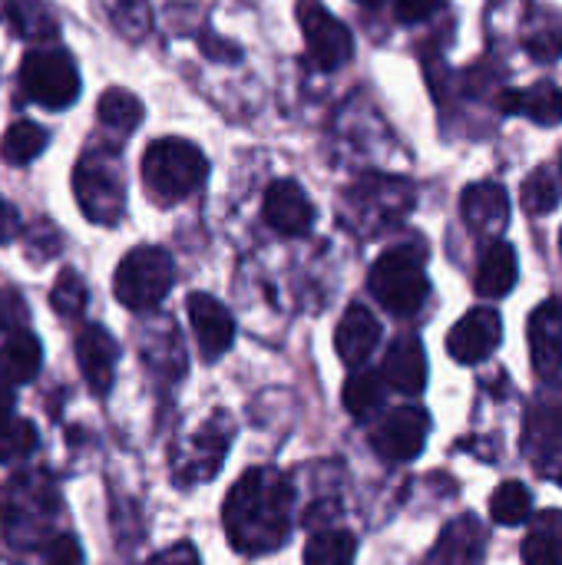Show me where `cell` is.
Here are the masks:
<instances>
[{
    "mask_svg": "<svg viewBox=\"0 0 562 565\" xmlns=\"http://www.w3.org/2000/svg\"><path fill=\"white\" fill-rule=\"evenodd\" d=\"M291 507L295 490L291 483L272 470L255 467L248 470L225 497V536L235 553L262 556L278 550L291 533Z\"/></svg>",
    "mask_w": 562,
    "mask_h": 565,
    "instance_id": "6da1fadb",
    "label": "cell"
},
{
    "mask_svg": "<svg viewBox=\"0 0 562 565\" xmlns=\"http://www.w3.org/2000/svg\"><path fill=\"white\" fill-rule=\"evenodd\" d=\"M209 175V162L195 142L185 139H156L142 156V182L152 199L159 202H179Z\"/></svg>",
    "mask_w": 562,
    "mask_h": 565,
    "instance_id": "7a4b0ae2",
    "label": "cell"
},
{
    "mask_svg": "<svg viewBox=\"0 0 562 565\" xmlns=\"http://www.w3.org/2000/svg\"><path fill=\"white\" fill-rule=\"evenodd\" d=\"M368 288L378 298V305L388 308L391 315H397V318L417 315L431 295V281L424 271V252L411 248V245L384 252L368 275Z\"/></svg>",
    "mask_w": 562,
    "mask_h": 565,
    "instance_id": "3957f363",
    "label": "cell"
},
{
    "mask_svg": "<svg viewBox=\"0 0 562 565\" xmlns=\"http://www.w3.org/2000/svg\"><path fill=\"white\" fill-rule=\"evenodd\" d=\"M73 195L83 215L96 225H116L126 209V182L119 159L109 152H86L73 169Z\"/></svg>",
    "mask_w": 562,
    "mask_h": 565,
    "instance_id": "277c9868",
    "label": "cell"
},
{
    "mask_svg": "<svg viewBox=\"0 0 562 565\" xmlns=\"http://www.w3.org/2000/svg\"><path fill=\"white\" fill-rule=\"evenodd\" d=\"M172 281H176V265L169 252L146 245V248H132L119 262L113 285L119 305H126L129 311H152L156 305H162Z\"/></svg>",
    "mask_w": 562,
    "mask_h": 565,
    "instance_id": "5b68a950",
    "label": "cell"
},
{
    "mask_svg": "<svg viewBox=\"0 0 562 565\" xmlns=\"http://www.w3.org/2000/svg\"><path fill=\"white\" fill-rule=\"evenodd\" d=\"M23 93L46 109H70L79 96V73L63 50H33L20 63Z\"/></svg>",
    "mask_w": 562,
    "mask_h": 565,
    "instance_id": "8992f818",
    "label": "cell"
},
{
    "mask_svg": "<svg viewBox=\"0 0 562 565\" xmlns=\"http://www.w3.org/2000/svg\"><path fill=\"white\" fill-rule=\"evenodd\" d=\"M298 23H301V33H305L315 66L338 70L351 60L354 36L321 0H298Z\"/></svg>",
    "mask_w": 562,
    "mask_h": 565,
    "instance_id": "52a82bcc",
    "label": "cell"
},
{
    "mask_svg": "<svg viewBox=\"0 0 562 565\" xmlns=\"http://www.w3.org/2000/svg\"><path fill=\"white\" fill-rule=\"evenodd\" d=\"M431 434V417L421 407H397L391 411L371 434V447L388 463H407L421 457Z\"/></svg>",
    "mask_w": 562,
    "mask_h": 565,
    "instance_id": "ba28073f",
    "label": "cell"
},
{
    "mask_svg": "<svg viewBox=\"0 0 562 565\" xmlns=\"http://www.w3.org/2000/svg\"><path fill=\"white\" fill-rule=\"evenodd\" d=\"M229 437H232V427L215 417L209 420L199 434H192L185 440V447L176 454V480L179 483H202V480H212L225 460V450H229Z\"/></svg>",
    "mask_w": 562,
    "mask_h": 565,
    "instance_id": "9c48e42d",
    "label": "cell"
},
{
    "mask_svg": "<svg viewBox=\"0 0 562 565\" xmlns=\"http://www.w3.org/2000/svg\"><path fill=\"white\" fill-rule=\"evenodd\" d=\"M503 338V321L494 308L467 311L447 334V351L457 364H480L487 361Z\"/></svg>",
    "mask_w": 562,
    "mask_h": 565,
    "instance_id": "30bf717a",
    "label": "cell"
},
{
    "mask_svg": "<svg viewBox=\"0 0 562 565\" xmlns=\"http://www.w3.org/2000/svg\"><path fill=\"white\" fill-rule=\"evenodd\" d=\"M530 450L540 473H562V391H550L537 401L530 414Z\"/></svg>",
    "mask_w": 562,
    "mask_h": 565,
    "instance_id": "8fae6325",
    "label": "cell"
},
{
    "mask_svg": "<svg viewBox=\"0 0 562 565\" xmlns=\"http://www.w3.org/2000/svg\"><path fill=\"white\" fill-rule=\"evenodd\" d=\"M185 311H189V324L195 331L202 358L205 361L222 358L232 348V341H235V321H232L229 308L222 301H215L212 295L195 291V295H189Z\"/></svg>",
    "mask_w": 562,
    "mask_h": 565,
    "instance_id": "7c38bea8",
    "label": "cell"
},
{
    "mask_svg": "<svg viewBox=\"0 0 562 565\" xmlns=\"http://www.w3.org/2000/svg\"><path fill=\"white\" fill-rule=\"evenodd\" d=\"M262 215L282 235H305L315 222V205L295 179H278L262 199Z\"/></svg>",
    "mask_w": 562,
    "mask_h": 565,
    "instance_id": "4fadbf2b",
    "label": "cell"
},
{
    "mask_svg": "<svg viewBox=\"0 0 562 565\" xmlns=\"http://www.w3.org/2000/svg\"><path fill=\"white\" fill-rule=\"evenodd\" d=\"M530 358L533 371L547 381L562 371V298L543 301L530 315Z\"/></svg>",
    "mask_w": 562,
    "mask_h": 565,
    "instance_id": "5bb4252c",
    "label": "cell"
},
{
    "mask_svg": "<svg viewBox=\"0 0 562 565\" xmlns=\"http://www.w3.org/2000/svg\"><path fill=\"white\" fill-rule=\"evenodd\" d=\"M116 358H119V344L113 341V334L99 324H89L79 331L76 338V361L83 371V381L89 384L93 394H106L113 387L116 377Z\"/></svg>",
    "mask_w": 562,
    "mask_h": 565,
    "instance_id": "9a60e30c",
    "label": "cell"
},
{
    "mask_svg": "<svg viewBox=\"0 0 562 565\" xmlns=\"http://www.w3.org/2000/svg\"><path fill=\"white\" fill-rule=\"evenodd\" d=\"M460 212L474 232L497 238L510 222V195L500 182H477L460 195Z\"/></svg>",
    "mask_w": 562,
    "mask_h": 565,
    "instance_id": "2e32d148",
    "label": "cell"
},
{
    "mask_svg": "<svg viewBox=\"0 0 562 565\" xmlns=\"http://www.w3.org/2000/svg\"><path fill=\"white\" fill-rule=\"evenodd\" d=\"M484 546H487V530L480 526L477 516H457L450 526H444V533L437 536L427 565H477L484 559Z\"/></svg>",
    "mask_w": 562,
    "mask_h": 565,
    "instance_id": "e0dca14e",
    "label": "cell"
},
{
    "mask_svg": "<svg viewBox=\"0 0 562 565\" xmlns=\"http://www.w3.org/2000/svg\"><path fill=\"white\" fill-rule=\"evenodd\" d=\"M381 377L388 387L401 394H421L427 387V354L417 338H397L381 364Z\"/></svg>",
    "mask_w": 562,
    "mask_h": 565,
    "instance_id": "ac0fdd59",
    "label": "cell"
},
{
    "mask_svg": "<svg viewBox=\"0 0 562 565\" xmlns=\"http://www.w3.org/2000/svg\"><path fill=\"white\" fill-rule=\"evenodd\" d=\"M381 341V324L378 318L364 308V305H351L344 311V318L338 321V331H335V348H338V358L348 364V367H361L374 348Z\"/></svg>",
    "mask_w": 562,
    "mask_h": 565,
    "instance_id": "d6986e66",
    "label": "cell"
},
{
    "mask_svg": "<svg viewBox=\"0 0 562 565\" xmlns=\"http://www.w3.org/2000/svg\"><path fill=\"white\" fill-rule=\"evenodd\" d=\"M497 106L507 116H527L537 126H560L562 122V89L550 79L533 83L527 89H507V93H500Z\"/></svg>",
    "mask_w": 562,
    "mask_h": 565,
    "instance_id": "ffe728a7",
    "label": "cell"
},
{
    "mask_svg": "<svg viewBox=\"0 0 562 565\" xmlns=\"http://www.w3.org/2000/svg\"><path fill=\"white\" fill-rule=\"evenodd\" d=\"M517 252L510 242H494L484 258H480V268H477V278H474V288L480 298H507L517 285Z\"/></svg>",
    "mask_w": 562,
    "mask_h": 565,
    "instance_id": "44dd1931",
    "label": "cell"
},
{
    "mask_svg": "<svg viewBox=\"0 0 562 565\" xmlns=\"http://www.w3.org/2000/svg\"><path fill=\"white\" fill-rule=\"evenodd\" d=\"M43 348L30 331H13L0 344V377L7 384H30L40 374Z\"/></svg>",
    "mask_w": 562,
    "mask_h": 565,
    "instance_id": "7402d4cb",
    "label": "cell"
},
{
    "mask_svg": "<svg viewBox=\"0 0 562 565\" xmlns=\"http://www.w3.org/2000/svg\"><path fill=\"white\" fill-rule=\"evenodd\" d=\"M384 394H388V384H384L381 371H354L344 384L341 401L354 420H368L374 411L384 407Z\"/></svg>",
    "mask_w": 562,
    "mask_h": 565,
    "instance_id": "603a6c76",
    "label": "cell"
},
{
    "mask_svg": "<svg viewBox=\"0 0 562 565\" xmlns=\"http://www.w3.org/2000/svg\"><path fill=\"white\" fill-rule=\"evenodd\" d=\"M0 7L23 40H53L60 30L43 0H0Z\"/></svg>",
    "mask_w": 562,
    "mask_h": 565,
    "instance_id": "cb8c5ba5",
    "label": "cell"
},
{
    "mask_svg": "<svg viewBox=\"0 0 562 565\" xmlns=\"http://www.w3.org/2000/svg\"><path fill=\"white\" fill-rule=\"evenodd\" d=\"M527 565H562V513H543L527 543H523Z\"/></svg>",
    "mask_w": 562,
    "mask_h": 565,
    "instance_id": "d4e9b609",
    "label": "cell"
},
{
    "mask_svg": "<svg viewBox=\"0 0 562 565\" xmlns=\"http://www.w3.org/2000/svg\"><path fill=\"white\" fill-rule=\"evenodd\" d=\"M358 540L348 530H321L305 546V565H354Z\"/></svg>",
    "mask_w": 562,
    "mask_h": 565,
    "instance_id": "484cf974",
    "label": "cell"
},
{
    "mask_svg": "<svg viewBox=\"0 0 562 565\" xmlns=\"http://www.w3.org/2000/svg\"><path fill=\"white\" fill-rule=\"evenodd\" d=\"M96 116L103 126L116 129V132H129L142 122V103L136 93L123 89V86H113L99 96V106H96Z\"/></svg>",
    "mask_w": 562,
    "mask_h": 565,
    "instance_id": "4316f807",
    "label": "cell"
},
{
    "mask_svg": "<svg viewBox=\"0 0 562 565\" xmlns=\"http://www.w3.org/2000/svg\"><path fill=\"white\" fill-rule=\"evenodd\" d=\"M523 209L530 215H550L562 202V172L556 166H540L523 182Z\"/></svg>",
    "mask_w": 562,
    "mask_h": 565,
    "instance_id": "83f0119b",
    "label": "cell"
},
{
    "mask_svg": "<svg viewBox=\"0 0 562 565\" xmlns=\"http://www.w3.org/2000/svg\"><path fill=\"white\" fill-rule=\"evenodd\" d=\"M46 129L30 122V119H20L13 122L7 132H3V142H0V152L10 166H26L33 162L43 149H46Z\"/></svg>",
    "mask_w": 562,
    "mask_h": 565,
    "instance_id": "f1b7e54d",
    "label": "cell"
},
{
    "mask_svg": "<svg viewBox=\"0 0 562 565\" xmlns=\"http://www.w3.org/2000/svg\"><path fill=\"white\" fill-rule=\"evenodd\" d=\"M490 516L500 526H520V523H527L533 516V493L523 483H517V480L500 483V490L490 497Z\"/></svg>",
    "mask_w": 562,
    "mask_h": 565,
    "instance_id": "f546056e",
    "label": "cell"
},
{
    "mask_svg": "<svg viewBox=\"0 0 562 565\" xmlns=\"http://www.w3.org/2000/svg\"><path fill=\"white\" fill-rule=\"evenodd\" d=\"M523 46L533 60L540 63H553L562 56V20L556 13H540L537 20H530V30L523 36Z\"/></svg>",
    "mask_w": 562,
    "mask_h": 565,
    "instance_id": "4dcf8cb0",
    "label": "cell"
},
{
    "mask_svg": "<svg viewBox=\"0 0 562 565\" xmlns=\"http://www.w3.org/2000/svg\"><path fill=\"white\" fill-rule=\"evenodd\" d=\"M86 301H89V295H86V281H83L73 268H63V271H60V278H56V285H53V291H50V305H53V311L73 321V318H79V315L86 311Z\"/></svg>",
    "mask_w": 562,
    "mask_h": 565,
    "instance_id": "1f68e13d",
    "label": "cell"
},
{
    "mask_svg": "<svg viewBox=\"0 0 562 565\" xmlns=\"http://www.w3.org/2000/svg\"><path fill=\"white\" fill-rule=\"evenodd\" d=\"M36 450V427L30 420H10L0 427V463L26 460Z\"/></svg>",
    "mask_w": 562,
    "mask_h": 565,
    "instance_id": "d6a6232c",
    "label": "cell"
},
{
    "mask_svg": "<svg viewBox=\"0 0 562 565\" xmlns=\"http://www.w3.org/2000/svg\"><path fill=\"white\" fill-rule=\"evenodd\" d=\"M43 565H83V550L70 533L50 536L43 543Z\"/></svg>",
    "mask_w": 562,
    "mask_h": 565,
    "instance_id": "836d02e7",
    "label": "cell"
},
{
    "mask_svg": "<svg viewBox=\"0 0 562 565\" xmlns=\"http://www.w3.org/2000/svg\"><path fill=\"white\" fill-rule=\"evenodd\" d=\"M23 321H26V305L17 291H0V334H13V331H23Z\"/></svg>",
    "mask_w": 562,
    "mask_h": 565,
    "instance_id": "e575fe53",
    "label": "cell"
},
{
    "mask_svg": "<svg viewBox=\"0 0 562 565\" xmlns=\"http://www.w3.org/2000/svg\"><path fill=\"white\" fill-rule=\"evenodd\" d=\"M444 7V0H394V13L404 23H421L427 17H434Z\"/></svg>",
    "mask_w": 562,
    "mask_h": 565,
    "instance_id": "d590c367",
    "label": "cell"
},
{
    "mask_svg": "<svg viewBox=\"0 0 562 565\" xmlns=\"http://www.w3.org/2000/svg\"><path fill=\"white\" fill-rule=\"evenodd\" d=\"M152 565H199V556H195V550L192 546H176V550H169V553H162V556H156Z\"/></svg>",
    "mask_w": 562,
    "mask_h": 565,
    "instance_id": "8d00e7d4",
    "label": "cell"
},
{
    "mask_svg": "<svg viewBox=\"0 0 562 565\" xmlns=\"http://www.w3.org/2000/svg\"><path fill=\"white\" fill-rule=\"evenodd\" d=\"M13 407H17V397H13V384H7L0 377V427L13 420Z\"/></svg>",
    "mask_w": 562,
    "mask_h": 565,
    "instance_id": "74e56055",
    "label": "cell"
},
{
    "mask_svg": "<svg viewBox=\"0 0 562 565\" xmlns=\"http://www.w3.org/2000/svg\"><path fill=\"white\" fill-rule=\"evenodd\" d=\"M17 228H20L17 225V212L0 199V242H10L17 235Z\"/></svg>",
    "mask_w": 562,
    "mask_h": 565,
    "instance_id": "f35d334b",
    "label": "cell"
},
{
    "mask_svg": "<svg viewBox=\"0 0 562 565\" xmlns=\"http://www.w3.org/2000/svg\"><path fill=\"white\" fill-rule=\"evenodd\" d=\"M358 3H364V7H378L381 0H358Z\"/></svg>",
    "mask_w": 562,
    "mask_h": 565,
    "instance_id": "ab89813d",
    "label": "cell"
},
{
    "mask_svg": "<svg viewBox=\"0 0 562 565\" xmlns=\"http://www.w3.org/2000/svg\"><path fill=\"white\" fill-rule=\"evenodd\" d=\"M560 252H562V232H560Z\"/></svg>",
    "mask_w": 562,
    "mask_h": 565,
    "instance_id": "60d3db41",
    "label": "cell"
}]
</instances>
